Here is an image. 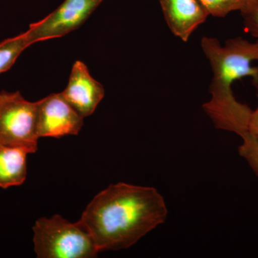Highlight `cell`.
Segmentation results:
<instances>
[{
	"mask_svg": "<svg viewBox=\"0 0 258 258\" xmlns=\"http://www.w3.org/2000/svg\"><path fill=\"white\" fill-rule=\"evenodd\" d=\"M168 210L157 189L120 182L98 194L80 219L99 251L134 245L165 222Z\"/></svg>",
	"mask_w": 258,
	"mask_h": 258,
	"instance_id": "cell-1",
	"label": "cell"
},
{
	"mask_svg": "<svg viewBox=\"0 0 258 258\" xmlns=\"http://www.w3.org/2000/svg\"><path fill=\"white\" fill-rule=\"evenodd\" d=\"M201 46L211 66L210 93L232 90V84L244 77L258 81V40L251 42L241 37L230 39L222 46L214 37H203Z\"/></svg>",
	"mask_w": 258,
	"mask_h": 258,
	"instance_id": "cell-2",
	"label": "cell"
},
{
	"mask_svg": "<svg viewBox=\"0 0 258 258\" xmlns=\"http://www.w3.org/2000/svg\"><path fill=\"white\" fill-rule=\"evenodd\" d=\"M32 230L34 249L38 258H92L100 252L81 220L71 222L59 215L41 217Z\"/></svg>",
	"mask_w": 258,
	"mask_h": 258,
	"instance_id": "cell-3",
	"label": "cell"
},
{
	"mask_svg": "<svg viewBox=\"0 0 258 258\" xmlns=\"http://www.w3.org/2000/svg\"><path fill=\"white\" fill-rule=\"evenodd\" d=\"M39 139L37 101H28L20 91H1L0 145L33 154L37 152Z\"/></svg>",
	"mask_w": 258,
	"mask_h": 258,
	"instance_id": "cell-4",
	"label": "cell"
},
{
	"mask_svg": "<svg viewBox=\"0 0 258 258\" xmlns=\"http://www.w3.org/2000/svg\"><path fill=\"white\" fill-rule=\"evenodd\" d=\"M104 0H64L54 11L36 23L28 32L32 43L66 36L87 21Z\"/></svg>",
	"mask_w": 258,
	"mask_h": 258,
	"instance_id": "cell-5",
	"label": "cell"
},
{
	"mask_svg": "<svg viewBox=\"0 0 258 258\" xmlns=\"http://www.w3.org/2000/svg\"><path fill=\"white\" fill-rule=\"evenodd\" d=\"M84 118L66 101L60 93H51L37 101V130L40 138L59 139L78 135Z\"/></svg>",
	"mask_w": 258,
	"mask_h": 258,
	"instance_id": "cell-6",
	"label": "cell"
},
{
	"mask_svg": "<svg viewBox=\"0 0 258 258\" xmlns=\"http://www.w3.org/2000/svg\"><path fill=\"white\" fill-rule=\"evenodd\" d=\"M60 93L85 118L96 111L104 98L105 90L103 85L91 76L86 64L76 60L71 69L67 86Z\"/></svg>",
	"mask_w": 258,
	"mask_h": 258,
	"instance_id": "cell-7",
	"label": "cell"
},
{
	"mask_svg": "<svg viewBox=\"0 0 258 258\" xmlns=\"http://www.w3.org/2000/svg\"><path fill=\"white\" fill-rule=\"evenodd\" d=\"M210 94L211 98L203 107L215 127L238 136L247 132L251 108L237 101L232 90Z\"/></svg>",
	"mask_w": 258,
	"mask_h": 258,
	"instance_id": "cell-8",
	"label": "cell"
},
{
	"mask_svg": "<svg viewBox=\"0 0 258 258\" xmlns=\"http://www.w3.org/2000/svg\"><path fill=\"white\" fill-rule=\"evenodd\" d=\"M159 3L171 32L185 42L210 15L200 0H159Z\"/></svg>",
	"mask_w": 258,
	"mask_h": 258,
	"instance_id": "cell-9",
	"label": "cell"
},
{
	"mask_svg": "<svg viewBox=\"0 0 258 258\" xmlns=\"http://www.w3.org/2000/svg\"><path fill=\"white\" fill-rule=\"evenodd\" d=\"M20 148L0 145V188L20 186L27 177V156Z\"/></svg>",
	"mask_w": 258,
	"mask_h": 258,
	"instance_id": "cell-10",
	"label": "cell"
},
{
	"mask_svg": "<svg viewBox=\"0 0 258 258\" xmlns=\"http://www.w3.org/2000/svg\"><path fill=\"white\" fill-rule=\"evenodd\" d=\"M32 45L27 31L0 42V74L11 69L19 56Z\"/></svg>",
	"mask_w": 258,
	"mask_h": 258,
	"instance_id": "cell-11",
	"label": "cell"
},
{
	"mask_svg": "<svg viewBox=\"0 0 258 258\" xmlns=\"http://www.w3.org/2000/svg\"><path fill=\"white\" fill-rule=\"evenodd\" d=\"M249 0H200L209 15L215 18H225L232 12L241 11Z\"/></svg>",
	"mask_w": 258,
	"mask_h": 258,
	"instance_id": "cell-12",
	"label": "cell"
},
{
	"mask_svg": "<svg viewBox=\"0 0 258 258\" xmlns=\"http://www.w3.org/2000/svg\"><path fill=\"white\" fill-rule=\"evenodd\" d=\"M240 137L242 143L238 148L239 154L247 161L258 177V139L248 131L241 134Z\"/></svg>",
	"mask_w": 258,
	"mask_h": 258,
	"instance_id": "cell-13",
	"label": "cell"
},
{
	"mask_svg": "<svg viewBox=\"0 0 258 258\" xmlns=\"http://www.w3.org/2000/svg\"><path fill=\"white\" fill-rule=\"evenodd\" d=\"M240 13L245 31L258 40V0H249Z\"/></svg>",
	"mask_w": 258,
	"mask_h": 258,
	"instance_id": "cell-14",
	"label": "cell"
},
{
	"mask_svg": "<svg viewBox=\"0 0 258 258\" xmlns=\"http://www.w3.org/2000/svg\"><path fill=\"white\" fill-rule=\"evenodd\" d=\"M247 131L258 139V106L249 115Z\"/></svg>",
	"mask_w": 258,
	"mask_h": 258,
	"instance_id": "cell-15",
	"label": "cell"
},
{
	"mask_svg": "<svg viewBox=\"0 0 258 258\" xmlns=\"http://www.w3.org/2000/svg\"><path fill=\"white\" fill-rule=\"evenodd\" d=\"M254 86H256V88H257V98H258V81H257V83H256L255 85H254Z\"/></svg>",
	"mask_w": 258,
	"mask_h": 258,
	"instance_id": "cell-16",
	"label": "cell"
}]
</instances>
